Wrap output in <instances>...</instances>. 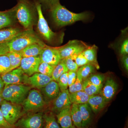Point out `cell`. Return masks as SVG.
<instances>
[{
	"mask_svg": "<svg viewBox=\"0 0 128 128\" xmlns=\"http://www.w3.org/2000/svg\"><path fill=\"white\" fill-rule=\"evenodd\" d=\"M1 76L5 85H26L28 77L19 67L1 75Z\"/></svg>",
	"mask_w": 128,
	"mask_h": 128,
	"instance_id": "10",
	"label": "cell"
},
{
	"mask_svg": "<svg viewBox=\"0 0 128 128\" xmlns=\"http://www.w3.org/2000/svg\"><path fill=\"white\" fill-rule=\"evenodd\" d=\"M82 41L75 40H70L66 44L57 48L61 60L78 55L88 47Z\"/></svg>",
	"mask_w": 128,
	"mask_h": 128,
	"instance_id": "8",
	"label": "cell"
},
{
	"mask_svg": "<svg viewBox=\"0 0 128 128\" xmlns=\"http://www.w3.org/2000/svg\"><path fill=\"white\" fill-rule=\"evenodd\" d=\"M72 120L74 126L77 128H81L82 117L79 105L72 104L70 107Z\"/></svg>",
	"mask_w": 128,
	"mask_h": 128,
	"instance_id": "25",
	"label": "cell"
},
{
	"mask_svg": "<svg viewBox=\"0 0 128 128\" xmlns=\"http://www.w3.org/2000/svg\"><path fill=\"white\" fill-rule=\"evenodd\" d=\"M10 60L6 54L0 56V75L11 71Z\"/></svg>",
	"mask_w": 128,
	"mask_h": 128,
	"instance_id": "31",
	"label": "cell"
},
{
	"mask_svg": "<svg viewBox=\"0 0 128 128\" xmlns=\"http://www.w3.org/2000/svg\"><path fill=\"white\" fill-rule=\"evenodd\" d=\"M4 99L2 98V96L1 94H0V105L1 104L2 102V101Z\"/></svg>",
	"mask_w": 128,
	"mask_h": 128,
	"instance_id": "45",
	"label": "cell"
},
{
	"mask_svg": "<svg viewBox=\"0 0 128 128\" xmlns=\"http://www.w3.org/2000/svg\"><path fill=\"white\" fill-rule=\"evenodd\" d=\"M90 96L83 91L69 93V98L72 104L80 105L87 103Z\"/></svg>",
	"mask_w": 128,
	"mask_h": 128,
	"instance_id": "24",
	"label": "cell"
},
{
	"mask_svg": "<svg viewBox=\"0 0 128 128\" xmlns=\"http://www.w3.org/2000/svg\"><path fill=\"white\" fill-rule=\"evenodd\" d=\"M41 62H45L55 66L61 60L57 48L46 45L39 56Z\"/></svg>",
	"mask_w": 128,
	"mask_h": 128,
	"instance_id": "11",
	"label": "cell"
},
{
	"mask_svg": "<svg viewBox=\"0 0 128 128\" xmlns=\"http://www.w3.org/2000/svg\"><path fill=\"white\" fill-rule=\"evenodd\" d=\"M98 48L96 45L88 46L82 52V54L90 64L93 65L96 68H99L97 60V51Z\"/></svg>",
	"mask_w": 128,
	"mask_h": 128,
	"instance_id": "23",
	"label": "cell"
},
{
	"mask_svg": "<svg viewBox=\"0 0 128 128\" xmlns=\"http://www.w3.org/2000/svg\"><path fill=\"white\" fill-rule=\"evenodd\" d=\"M22 30L15 27L0 30V44L8 42L14 39Z\"/></svg>",
	"mask_w": 128,
	"mask_h": 128,
	"instance_id": "19",
	"label": "cell"
},
{
	"mask_svg": "<svg viewBox=\"0 0 128 128\" xmlns=\"http://www.w3.org/2000/svg\"><path fill=\"white\" fill-rule=\"evenodd\" d=\"M36 8L38 15L37 25L38 32L45 41L49 43L52 42L56 38L57 34L53 32L49 27L43 14L41 5L37 2Z\"/></svg>",
	"mask_w": 128,
	"mask_h": 128,
	"instance_id": "7",
	"label": "cell"
},
{
	"mask_svg": "<svg viewBox=\"0 0 128 128\" xmlns=\"http://www.w3.org/2000/svg\"><path fill=\"white\" fill-rule=\"evenodd\" d=\"M75 61L78 68L87 64H90L85 58L82 54V52L76 56L75 59Z\"/></svg>",
	"mask_w": 128,
	"mask_h": 128,
	"instance_id": "37",
	"label": "cell"
},
{
	"mask_svg": "<svg viewBox=\"0 0 128 128\" xmlns=\"http://www.w3.org/2000/svg\"><path fill=\"white\" fill-rule=\"evenodd\" d=\"M0 128H15L8 122L5 119L0 108Z\"/></svg>",
	"mask_w": 128,
	"mask_h": 128,
	"instance_id": "38",
	"label": "cell"
},
{
	"mask_svg": "<svg viewBox=\"0 0 128 128\" xmlns=\"http://www.w3.org/2000/svg\"><path fill=\"white\" fill-rule=\"evenodd\" d=\"M44 126L43 128H60L52 113L43 114Z\"/></svg>",
	"mask_w": 128,
	"mask_h": 128,
	"instance_id": "30",
	"label": "cell"
},
{
	"mask_svg": "<svg viewBox=\"0 0 128 128\" xmlns=\"http://www.w3.org/2000/svg\"><path fill=\"white\" fill-rule=\"evenodd\" d=\"M41 62L39 56L22 57L19 67L28 76L38 73V69Z\"/></svg>",
	"mask_w": 128,
	"mask_h": 128,
	"instance_id": "12",
	"label": "cell"
},
{
	"mask_svg": "<svg viewBox=\"0 0 128 128\" xmlns=\"http://www.w3.org/2000/svg\"><path fill=\"white\" fill-rule=\"evenodd\" d=\"M44 126L43 114L42 112L22 116L14 125L15 128H43Z\"/></svg>",
	"mask_w": 128,
	"mask_h": 128,
	"instance_id": "9",
	"label": "cell"
},
{
	"mask_svg": "<svg viewBox=\"0 0 128 128\" xmlns=\"http://www.w3.org/2000/svg\"><path fill=\"white\" fill-rule=\"evenodd\" d=\"M68 70L65 64L62 60H61L59 64L54 67L52 73V76L53 80L57 82L60 76L64 73L68 72Z\"/></svg>",
	"mask_w": 128,
	"mask_h": 128,
	"instance_id": "29",
	"label": "cell"
},
{
	"mask_svg": "<svg viewBox=\"0 0 128 128\" xmlns=\"http://www.w3.org/2000/svg\"><path fill=\"white\" fill-rule=\"evenodd\" d=\"M9 52L7 42L0 44V56L6 54Z\"/></svg>",
	"mask_w": 128,
	"mask_h": 128,
	"instance_id": "41",
	"label": "cell"
},
{
	"mask_svg": "<svg viewBox=\"0 0 128 128\" xmlns=\"http://www.w3.org/2000/svg\"><path fill=\"white\" fill-rule=\"evenodd\" d=\"M52 80V79L50 76L41 73H36L31 76H28L26 82V85H28L32 88L40 89Z\"/></svg>",
	"mask_w": 128,
	"mask_h": 128,
	"instance_id": "15",
	"label": "cell"
},
{
	"mask_svg": "<svg viewBox=\"0 0 128 128\" xmlns=\"http://www.w3.org/2000/svg\"><path fill=\"white\" fill-rule=\"evenodd\" d=\"M55 66L45 62H41L38 66V73L51 77Z\"/></svg>",
	"mask_w": 128,
	"mask_h": 128,
	"instance_id": "32",
	"label": "cell"
},
{
	"mask_svg": "<svg viewBox=\"0 0 128 128\" xmlns=\"http://www.w3.org/2000/svg\"><path fill=\"white\" fill-rule=\"evenodd\" d=\"M76 128V127H75L74 125H72L71 127H70V128Z\"/></svg>",
	"mask_w": 128,
	"mask_h": 128,
	"instance_id": "46",
	"label": "cell"
},
{
	"mask_svg": "<svg viewBox=\"0 0 128 128\" xmlns=\"http://www.w3.org/2000/svg\"><path fill=\"white\" fill-rule=\"evenodd\" d=\"M46 102L40 91L36 89L30 90L26 98L22 104L25 112L40 110Z\"/></svg>",
	"mask_w": 128,
	"mask_h": 128,
	"instance_id": "6",
	"label": "cell"
},
{
	"mask_svg": "<svg viewBox=\"0 0 128 128\" xmlns=\"http://www.w3.org/2000/svg\"><path fill=\"white\" fill-rule=\"evenodd\" d=\"M121 62L125 70L128 71V55L122 56Z\"/></svg>",
	"mask_w": 128,
	"mask_h": 128,
	"instance_id": "42",
	"label": "cell"
},
{
	"mask_svg": "<svg viewBox=\"0 0 128 128\" xmlns=\"http://www.w3.org/2000/svg\"><path fill=\"white\" fill-rule=\"evenodd\" d=\"M76 56L67 57L64 59L61 60L64 61L68 71H74L76 72L78 69L75 61Z\"/></svg>",
	"mask_w": 128,
	"mask_h": 128,
	"instance_id": "34",
	"label": "cell"
},
{
	"mask_svg": "<svg viewBox=\"0 0 128 128\" xmlns=\"http://www.w3.org/2000/svg\"><path fill=\"white\" fill-rule=\"evenodd\" d=\"M16 7L5 11H0V30L12 27L17 21Z\"/></svg>",
	"mask_w": 128,
	"mask_h": 128,
	"instance_id": "16",
	"label": "cell"
},
{
	"mask_svg": "<svg viewBox=\"0 0 128 128\" xmlns=\"http://www.w3.org/2000/svg\"><path fill=\"white\" fill-rule=\"evenodd\" d=\"M6 55L10 60L11 70L19 67L22 58L20 52L10 51L8 52Z\"/></svg>",
	"mask_w": 128,
	"mask_h": 128,
	"instance_id": "28",
	"label": "cell"
},
{
	"mask_svg": "<svg viewBox=\"0 0 128 128\" xmlns=\"http://www.w3.org/2000/svg\"><path fill=\"white\" fill-rule=\"evenodd\" d=\"M41 0L48 3L49 4L50 6L59 1V0Z\"/></svg>",
	"mask_w": 128,
	"mask_h": 128,
	"instance_id": "44",
	"label": "cell"
},
{
	"mask_svg": "<svg viewBox=\"0 0 128 128\" xmlns=\"http://www.w3.org/2000/svg\"><path fill=\"white\" fill-rule=\"evenodd\" d=\"M46 45L42 46L37 43L32 44L19 52L22 57L39 56Z\"/></svg>",
	"mask_w": 128,
	"mask_h": 128,
	"instance_id": "22",
	"label": "cell"
},
{
	"mask_svg": "<svg viewBox=\"0 0 128 128\" xmlns=\"http://www.w3.org/2000/svg\"><path fill=\"white\" fill-rule=\"evenodd\" d=\"M2 114L8 122L12 126L23 116L24 112L20 104L12 103L3 100L0 104Z\"/></svg>",
	"mask_w": 128,
	"mask_h": 128,
	"instance_id": "5",
	"label": "cell"
},
{
	"mask_svg": "<svg viewBox=\"0 0 128 128\" xmlns=\"http://www.w3.org/2000/svg\"><path fill=\"white\" fill-rule=\"evenodd\" d=\"M10 51H20L27 46L37 43L46 44L40 39L33 28L22 30L15 38L7 42Z\"/></svg>",
	"mask_w": 128,
	"mask_h": 128,
	"instance_id": "2",
	"label": "cell"
},
{
	"mask_svg": "<svg viewBox=\"0 0 128 128\" xmlns=\"http://www.w3.org/2000/svg\"><path fill=\"white\" fill-rule=\"evenodd\" d=\"M5 84L0 75V94H1L3 88L4 87Z\"/></svg>",
	"mask_w": 128,
	"mask_h": 128,
	"instance_id": "43",
	"label": "cell"
},
{
	"mask_svg": "<svg viewBox=\"0 0 128 128\" xmlns=\"http://www.w3.org/2000/svg\"><path fill=\"white\" fill-rule=\"evenodd\" d=\"M87 79L93 84L96 86H103L105 77L102 74H91Z\"/></svg>",
	"mask_w": 128,
	"mask_h": 128,
	"instance_id": "33",
	"label": "cell"
},
{
	"mask_svg": "<svg viewBox=\"0 0 128 128\" xmlns=\"http://www.w3.org/2000/svg\"><path fill=\"white\" fill-rule=\"evenodd\" d=\"M102 86H95L92 84L87 78L82 82V91L90 96L99 94Z\"/></svg>",
	"mask_w": 128,
	"mask_h": 128,
	"instance_id": "27",
	"label": "cell"
},
{
	"mask_svg": "<svg viewBox=\"0 0 128 128\" xmlns=\"http://www.w3.org/2000/svg\"><path fill=\"white\" fill-rule=\"evenodd\" d=\"M31 88L25 84L5 85L1 94L5 100L20 104L26 98Z\"/></svg>",
	"mask_w": 128,
	"mask_h": 128,
	"instance_id": "3",
	"label": "cell"
},
{
	"mask_svg": "<svg viewBox=\"0 0 128 128\" xmlns=\"http://www.w3.org/2000/svg\"><path fill=\"white\" fill-rule=\"evenodd\" d=\"M108 103L105 98L99 94L90 96L88 102L92 111L95 114L100 112Z\"/></svg>",
	"mask_w": 128,
	"mask_h": 128,
	"instance_id": "18",
	"label": "cell"
},
{
	"mask_svg": "<svg viewBox=\"0 0 128 128\" xmlns=\"http://www.w3.org/2000/svg\"><path fill=\"white\" fill-rule=\"evenodd\" d=\"M60 92L66 90L68 86V73H64L59 78L57 82Z\"/></svg>",
	"mask_w": 128,
	"mask_h": 128,
	"instance_id": "35",
	"label": "cell"
},
{
	"mask_svg": "<svg viewBox=\"0 0 128 128\" xmlns=\"http://www.w3.org/2000/svg\"><path fill=\"white\" fill-rule=\"evenodd\" d=\"M82 80L77 78L75 82L69 86V93H74L82 91Z\"/></svg>",
	"mask_w": 128,
	"mask_h": 128,
	"instance_id": "36",
	"label": "cell"
},
{
	"mask_svg": "<svg viewBox=\"0 0 128 128\" xmlns=\"http://www.w3.org/2000/svg\"><path fill=\"white\" fill-rule=\"evenodd\" d=\"M70 107L67 108L57 114V122L62 128H69L73 125L72 120Z\"/></svg>",
	"mask_w": 128,
	"mask_h": 128,
	"instance_id": "20",
	"label": "cell"
},
{
	"mask_svg": "<svg viewBox=\"0 0 128 128\" xmlns=\"http://www.w3.org/2000/svg\"><path fill=\"white\" fill-rule=\"evenodd\" d=\"M52 17L56 25L58 27H63L77 21L87 19L89 15L86 12L76 13L66 9L60 4L59 1L50 6Z\"/></svg>",
	"mask_w": 128,
	"mask_h": 128,
	"instance_id": "1",
	"label": "cell"
},
{
	"mask_svg": "<svg viewBox=\"0 0 128 128\" xmlns=\"http://www.w3.org/2000/svg\"><path fill=\"white\" fill-rule=\"evenodd\" d=\"M68 86H71L74 83L77 79L76 72L68 71Z\"/></svg>",
	"mask_w": 128,
	"mask_h": 128,
	"instance_id": "40",
	"label": "cell"
},
{
	"mask_svg": "<svg viewBox=\"0 0 128 128\" xmlns=\"http://www.w3.org/2000/svg\"><path fill=\"white\" fill-rule=\"evenodd\" d=\"M120 52L121 55H128V40H124L121 44L120 49Z\"/></svg>",
	"mask_w": 128,
	"mask_h": 128,
	"instance_id": "39",
	"label": "cell"
},
{
	"mask_svg": "<svg viewBox=\"0 0 128 128\" xmlns=\"http://www.w3.org/2000/svg\"><path fill=\"white\" fill-rule=\"evenodd\" d=\"M78 105L82 117L81 128H87L92 121V111L88 103Z\"/></svg>",
	"mask_w": 128,
	"mask_h": 128,
	"instance_id": "21",
	"label": "cell"
},
{
	"mask_svg": "<svg viewBox=\"0 0 128 128\" xmlns=\"http://www.w3.org/2000/svg\"><path fill=\"white\" fill-rule=\"evenodd\" d=\"M95 66L91 64L80 66L76 71L77 78L83 82L95 71Z\"/></svg>",
	"mask_w": 128,
	"mask_h": 128,
	"instance_id": "26",
	"label": "cell"
},
{
	"mask_svg": "<svg viewBox=\"0 0 128 128\" xmlns=\"http://www.w3.org/2000/svg\"><path fill=\"white\" fill-rule=\"evenodd\" d=\"M72 104L69 98L68 89L60 92L58 96L53 100V112L57 114L61 110L71 106Z\"/></svg>",
	"mask_w": 128,
	"mask_h": 128,
	"instance_id": "14",
	"label": "cell"
},
{
	"mask_svg": "<svg viewBox=\"0 0 128 128\" xmlns=\"http://www.w3.org/2000/svg\"><path fill=\"white\" fill-rule=\"evenodd\" d=\"M40 90L46 103L54 100L60 92L58 83L53 80Z\"/></svg>",
	"mask_w": 128,
	"mask_h": 128,
	"instance_id": "13",
	"label": "cell"
},
{
	"mask_svg": "<svg viewBox=\"0 0 128 128\" xmlns=\"http://www.w3.org/2000/svg\"><path fill=\"white\" fill-rule=\"evenodd\" d=\"M118 89L116 82L113 79L109 78L105 82L98 94L102 96L108 102L114 96Z\"/></svg>",
	"mask_w": 128,
	"mask_h": 128,
	"instance_id": "17",
	"label": "cell"
},
{
	"mask_svg": "<svg viewBox=\"0 0 128 128\" xmlns=\"http://www.w3.org/2000/svg\"><path fill=\"white\" fill-rule=\"evenodd\" d=\"M16 17L25 30L33 28L36 22L33 9L29 2L20 0L16 6Z\"/></svg>",
	"mask_w": 128,
	"mask_h": 128,
	"instance_id": "4",
	"label": "cell"
}]
</instances>
